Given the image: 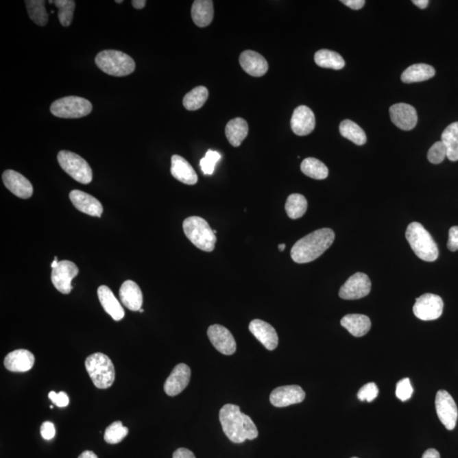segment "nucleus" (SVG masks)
I'll use <instances>...</instances> for the list:
<instances>
[{
	"mask_svg": "<svg viewBox=\"0 0 458 458\" xmlns=\"http://www.w3.org/2000/svg\"><path fill=\"white\" fill-rule=\"evenodd\" d=\"M239 63L243 70L252 77H263L268 71V63L266 59L253 50H245L239 56Z\"/></svg>",
	"mask_w": 458,
	"mask_h": 458,
	"instance_id": "nucleus-21",
	"label": "nucleus"
},
{
	"mask_svg": "<svg viewBox=\"0 0 458 458\" xmlns=\"http://www.w3.org/2000/svg\"><path fill=\"white\" fill-rule=\"evenodd\" d=\"M26 6L30 19L38 26L45 27L48 23L49 15L44 0H26Z\"/></svg>",
	"mask_w": 458,
	"mask_h": 458,
	"instance_id": "nucleus-36",
	"label": "nucleus"
},
{
	"mask_svg": "<svg viewBox=\"0 0 458 458\" xmlns=\"http://www.w3.org/2000/svg\"><path fill=\"white\" fill-rule=\"evenodd\" d=\"M389 114L392 123L404 131L413 130L418 123L416 109L409 104L399 103L393 105L389 108Z\"/></svg>",
	"mask_w": 458,
	"mask_h": 458,
	"instance_id": "nucleus-15",
	"label": "nucleus"
},
{
	"mask_svg": "<svg viewBox=\"0 0 458 458\" xmlns=\"http://www.w3.org/2000/svg\"><path fill=\"white\" fill-rule=\"evenodd\" d=\"M435 409L439 420L448 431L455 429L458 410L455 400L446 391H439L435 397Z\"/></svg>",
	"mask_w": 458,
	"mask_h": 458,
	"instance_id": "nucleus-9",
	"label": "nucleus"
},
{
	"mask_svg": "<svg viewBox=\"0 0 458 458\" xmlns=\"http://www.w3.org/2000/svg\"><path fill=\"white\" fill-rule=\"evenodd\" d=\"M339 132L344 138L357 145H363L367 143V136L363 128L354 121L345 120L339 125Z\"/></svg>",
	"mask_w": 458,
	"mask_h": 458,
	"instance_id": "nucleus-32",
	"label": "nucleus"
},
{
	"mask_svg": "<svg viewBox=\"0 0 458 458\" xmlns=\"http://www.w3.org/2000/svg\"><path fill=\"white\" fill-rule=\"evenodd\" d=\"M429 3V0H413V3H414L415 5L418 6V8L421 10L427 8Z\"/></svg>",
	"mask_w": 458,
	"mask_h": 458,
	"instance_id": "nucleus-49",
	"label": "nucleus"
},
{
	"mask_svg": "<svg viewBox=\"0 0 458 458\" xmlns=\"http://www.w3.org/2000/svg\"><path fill=\"white\" fill-rule=\"evenodd\" d=\"M341 3H343L344 5L348 6L350 9L359 10L363 8L365 3L366 2H365L364 0H342Z\"/></svg>",
	"mask_w": 458,
	"mask_h": 458,
	"instance_id": "nucleus-46",
	"label": "nucleus"
},
{
	"mask_svg": "<svg viewBox=\"0 0 458 458\" xmlns=\"http://www.w3.org/2000/svg\"><path fill=\"white\" fill-rule=\"evenodd\" d=\"M2 178L5 187L19 198L28 199L33 195V185L23 175L16 171L6 170Z\"/></svg>",
	"mask_w": 458,
	"mask_h": 458,
	"instance_id": "nucleus-17",
	"label": "nucleus"
},
{
	"mask_svg": "<svg viewBox=\"0 0 458 458\" xmlns=\"http://www.w3.org/2000/svg\"><path fill=\"white\" fill-rule=\"evenodd\" d=\"M291 125L292 131L296 135H309L316 126V118L309 107L300 106L293 112Z\"/></svg>",
	"mask_w": 458,
	"mask_h": 458,
	"instance_id": "nucleus-18",
	"label": "nucleus"
},
{
	"mask_svg": "<svg viewBox=\"0 0 458 458\" xmlns=\"http://www.w3.org/2000/svg\"><path fill=\"white\" fill-rule=\"evenodd\" d=\"M132 5L135 9L141 10L145 6L146 1L145 0H132Z\"/></svg>",
	"mask_w": 458,
	"mask_h": 458,
	"instance_id": "nucleus-50",
	"label": "nucleus"
},
{
	"mask_svg": "<svg viewBox=\"0 0 458 458\" xmlns=\"http://www.w3.org/2000/svg\"><path fill=\"white\" fill-rule=\"evenodd\" d=\"M343 328L355 337H363L371 328L370 317L361 314L346 315L341 321Z\"/></svg>",
	"mask_w": 458,
	"mask_h": 458,
	"instance_id": "nucleus-26",
	"label": "nucleus"
},
{
	"mask_svg": "<svg viewBox=\"0 0 458 458\" xmlns=\"http://www.w3.org/2000/svg\"><path fill=\"white\" fill-rule=\"evenodd\" d=\"M98 296L104 310L113 318L114 321H121L125 316L124 309L118 302L109 287L101 285L98 289Z\"/></svg>",
	"mask_w": 458,
	"mask_h": 458,
	"instance_id": "nucleus-25",
	"label": "nucleus"
},
{
	"mask_svg": "<svg viewBox=\"0 0 458 458\" xmlns=\"http://www.w3.org/2000/svg\"><path fill=\"white\" fill-rule=\"evenodd\" d=\"M305 397V391L299 385L280 386L272 391L270 402L276 407H286L302 402Z\"/></svg>",
	"mask_w": 458,
	"mask_h": 458,
	"instance_id": "nucleus-14",
	"label": "nucleus"
},
{
	"mask_svg": "<svg viewBox=\"0 0 458 458\" xmlns=\"http://www.w3.org/2000/svg\"><path fill=\"white\" fill-rule=\"evenodd\" d=\"M371 281L367 275L357 273L350 276L339 289V296L344 300H359L370 294Z\"/></svg>",
	"mask_w": 458,
	"mask_h": 458,
	"instance_id": "nucleus-12",
	"label": "nucleus"
},
{
	"mask_svg": "<svg viewBox=\"0 0 458 458\" xmlns=\"http://www.w3.org/2000/svg\"><path fill=\"white\" fill-rule=\"evenodd\" d=\"M93 110L91 101L77 96H67L56 100L50 106V112L57 117L74 119L88 116Z\"/></svg>",
	"mask_w": 458,
	"mask_h": 458,
	"instance_id": "nucleus-8",
	"label": "nucleus"
},
{
	"mask_svg": "<svg viewBox=\"0 0 458 458\" xmlns=\"http://www.w3.org/2000/svg\"><path fill=\"white\" fill-rule=\"evenodd\" d=\"M300 169L306 176L313 178V180H323L328 176L326 165L313 157L303 160L300 165Z\"/></svg>",
	"mask_w": 458,
	"mask_h": 458,
	"instance_id": "nucleus-33",
	"label": "nucleus"
},
{
	"mask_svg": "<svg viewBox=\"0 0 458 458\" xmlns=\"http://www.w3.org/2000/svg\"><path fill=\"white\" fill-rule=\"evenodd\" d=\"M378 396V388L374 383H368L361 388L357 397L361 402H372Z\"/></svg>",
	"mask_w": 458,
	"mask_h": 458,
	"instance_id": "nucleus-42",
	"label": "nucleus"
},
{
	"mask_svg": "<svg viewBox=\"0 0 458 458\" xmlns=\"http://www.w3.org/2000/svg\"><path fill=\"white\" fill-rule=\"evenodd\" d=\"M219 420L224 434L232 442L241 444L258 437L256 424L237 405L226 404L221 407Z\"/></svg>",
	"mask_w": 458,
	"mask_h": 458,
	"instance_id": "nucleus-1",
	"label": "nucleus"
},
{
	"mask_svg": "<svg viewBox=\"0 0 458 458\" xmlns=\"http://www.w3.org/2000/svg\"><path fill=\"white\" fill-rule=\"evenodd\" d=\"M442 142L445 145L447 158L450 162L458 160V121L447 126L442 134Z\"/></svg>",
	"mask_w": 458,
	"mask_h": 458,
	"instance_id": "nucleus-30",
	"label": "nucleus"
},
{
	"mask_svg": "<svg viewBox=\"0 0 458 458\" xmlns=\"http://www.w3.org/2000/svg\"><path fill=\"white\" fill-rule=\"evenodd\" d=\"M352 458H359V457H352Z\"/></svg>",
	"mask_w": 458,
	"mask_h": 458,
	"instance_id": "nucleus-56",
	"label": "nucleus"
},
{
	"mask_svg": "<svg viewBox=\"0 0 458 458\" xmlns=\"http://www.w3.org/2000/svg\"><path fill=\"white\" fill-rule=\"evenodd\" d=\"M191 367L184 363L177 365L171 371L170 376L167 378L164 385V391L167 396H178L187 387L191 381Z\"/></svg>",
	"mask_w": 458,
	"mask_h": 458,
	"instance_id": "nucleus-16",
	"label": "nucleus"
},
{
	"mask_svg": "<svg viewBox=\"0 0 458 458\" xmlns=\"http://www.w3.org/2000/svg\"><path fill=\"white\" fill-rule=\"evenodd\" d=\"M307 210V200L305 196L292 194L288 197L285 204V210L289 218L298 219L305 215Z\"/></svg>",
	"mask_w": 458,
	"mask_h": 458,
	"instance_id": "nucleus-35",
	"label": "nucleus"
},
{
	"mask_svg": "<svg viewBox=\"0 0 458 458\" xmlns=\"http://www.w3.org/2000/svg\"><path fill=\"white\" fill-rule=\"evenodd\" d=\"M209 97V91L204 86H199L194 89H192L191 92H189L187 95L184 96V100H182V104L185 109L188 110H197L205 105L207 99Z\"/></svg>",
	"mask_w": 458,
	"mask_h": 458,
	"instance_id": "nucleus-34",
	"label": "nucleus"
},
{
	"mask_svg": "<svg viewBox=\"0 0 458 458\" xmlns=\"http://www.w3.org/2000/svg\"><path fill=\"white\" fill-rule=\"evenodd\" d=\"M80 269L77 265L70 261H60L58 266L53 268L51 280L57 291L68 295L73 289L71 281L77 276Z\"/></svg>",
	"mask_w": 458,
	"mask_h": 458,
	"instance_id": "nucleus-11",
	"label": "nucleus"
},
{
	"mask_svg": "<svg viewBox=\"0 0 458 458\" xmlns=\"http://www.w3.org/2000/svg\"><path fill=\"white\" fill-rule=\"evenodd\" d=\"M406 238L418 257L432 263L439 256L438 246L429 232L420 223H411L406 231Z\"/></svg>",
	"mask_w": 458,
	"mask_h": 458,
	"instance_id": "nucleus-3",
	"label": "nucleus"
},
{
	"mask_svg": "<svg viewBox=\"0 0 458 458\" xmlns=\"http://www.w3.org/2000/svg\"><path fill=\"white\" fill-rule=\"evenodd\" d=\"M35 363L34 354L27 350H16L6 356L5 366L10 372L25 373L33 368Z\"/></svg>",
	"mask_w": 458,
	"mask_h": 458,
	"instance_id": "nucleus-22",
	"label": "nucleus"
},
{
	"mask_svg": "<svg viewBox=\"0 0 458 458\" xmlns=\"http://www.w3.org/2000/svg\"><path fill=\"white\" fill-rule=\"evenodd\" d=\"M422 458H441V455L437 450L431 448L425 450Z\"/></svg>",
	"mask_w": 458,
	"mask_h": 458,
	"instance_id": "nucleus-48",
	"label": "nucleus"
},
{
	"mask_svg": "<svg viewBox=\"0 0 458 458\" xmlns=\"http://www.w3.org/2000/svg\"><path fill=\"white\" fill-rule=\"evenodd\" d=\"M184 232L189 241L203 252H212L216 245L217 237L210 225L200 217H191L182 224Z\"/></svg>",
	"mask_w": 458,
	"mask_h": 458,
	"instance_id": "nucleus-5",
	"label": "nucleus"
},
{
	"mask_svg": "<svg viewBox=\"0 0 458 458\" xmlns=\"http://www.w3.org/2000/svg\"><path fill=\"white\" fill-rule=\"evenodd\" d=\"M447 152L445 145L441 141L435 143L428 152V160L433 164H439L445 160Z\"/></svg>",
	"mask_w": 458,
	"mask_h": 458,
	"instance_id": "nucleus-40",
	"label": "nucleus"
},
{
	"mask_svg": "<svg viewBox=\"0 0 458 458\" xmlns=\"http://www.w3.org/2000/svg\"><path fill=\"white\" fill-rule=\"evenodd\" d=\"M128 434V428L125 427L121 422L117 421L106 429L104 439H105L107 443L114 445V444H118L123 441Z\"/></svg>",
	"mask_w": 458,
	"mask_h": 458,
	"instance_id": "nucleus-38",
	"label": "nucleus"
},
{
	"mask_svg": "<svg viewBox=\"0 0 458 458\" xmlns=\"http://www.w3.org/2000/svg\"><path fill=\"white\" fill-rule=\"evenodd\" d=\"M250 331L268 350H274L278 345V336L275 328L267 322L255 320L250 322Z\"/></svg>",
	"mask_w": 458,
	"mask_h": 458,
	"instance_id": "nucleus-19",
	"label": "nucleus"
},
{
	"mask_svg": "<svg viewBox=\"0 0 458 458\" xmlns=\"http://www.w3.org/2000/svg\"><path fill=\"white\" fill-rule=\"evenodd\" d=\"M221 155L217 152L209 149L206 152L205 157L200 160V167L203 173L205 175H212L214 173L215 167L221 159Z\"/></svg>",
	"mask_w": 458,
	"mask_h": 458,
	"instance_id": "nucleus-39",
	"label": "nucleus"
},
{
	"mask_svg": "<svg viewBox=\"0 0 458 458\" xmlns=\"http://www.w3.org/2000/svg\"><path fill=\"white\" fill-rule=\"evenodd\" d=\"M171 173L177 180L185 184L194 185L198 182V176L194 168L180 156L174 155L171 157Z\"/></svg>",
	"mask_w": 458,
	"mask_h": 458,
	"instance_id": "nucleus-23",
	"label": "nucleus"
},
{
	"mask_svg": "<svg viewBox=\"0 0 458 458\" xmlns=\"http://www.w3.org/2000/svg\"><path fill=\"white\" fill-rule=\"evenodd\" d=\"M55 5L59 9L58 17L63 27H69L73 20L76 2L73 0H56Z\"/></svg>",
	"mask_w": 458,
	"mask_h": 458,
	"instance_id": "nucleus-37",
	"label": "nucleus"
},
{
	"mask_svg": "<svg viewBox=\"0 0 458 458\" xmlns=\"http://www.w3.org/2000/svg\"><path fill=\"white\" fill-rule=\"evenodd\" d=\"M285 247H286V245L285 244L278 245L279 252H284V250L285 249Z\"/></svg>",
	"mask_w": 458,
	"mask_h": 458,
	"instance_id": "nucleus-52",
	"label": "nucleus"
},
{
	"mask_svg": "<svg viewBox=\"0 0 458 458\" xmlns=\"http://www.w3.org/2000/svg\"><path fill=\"white\" fill-rule=\"evenodd\" d=\"M85 367L93 383L99 389H108L114 381V367L112 360L105 354H92L85 361Z\"/></svg>",
	"mask_w": 458,
	"mask_h": 458,
	"instance_id": "nucleus-6",
	"label": "nucleus"
},
{
	"mask_svg": "<svg viewBox=\"0 0 458 458\" xmlns=\"http://www.w3.org/2000/svg\"><path fill=\"white\" fill-rule=\"evenodd\" d=\"M213 232H214V234H217V230H213Z\"/></svg>",
	"mask_w": 458,
	"mask_h": 458,
	"instance_id": "nucleus-55",
	"label": "nucleus"
},
{
	"mask_svg": "<svg viewBox=\"0 0 458 458\" xmlns=\"http://www.w3.org/2000/svg\"><path fill=\"white\" fill-rule=\"evenodd\" d=\"M116 3H123V0H117Z\"/></svg>",
	"mask_w": 458,
	"mask_h": 458,
	"instance_id": "nucleus-53",
	"label": "nucleus"
},
{
	"mask_svg": "<svg viewBox=\"0 0 458 458\" xmlns=\"http://www.w3.org/2000/svg\"><path fill=\"white\" fill-rule=\"evenodd\" d=\"M139 311H141V313H144V310H143L142 309L139 310Z\"/></svg>",
	"mask_w": 458,
	"mask_h": 458,
	"instance_id": "nucleus-54",
	"label": "nucleus"
},
{
	"mask_svg": "<svg viewBox=\"0 0 458 458\" xmlns=\"http://www.w3.org/2000/svg\"><path fill=\"white\" fill-rule=\"evenodd\" d=\"M78 458H98V457L92 450H85Z\"/></svg>",
	"mask_w": 458,
	"mask_h": 458,
	"instance_id": "nucleus-51",
	"label": "nucleus"
},
{
	"mask_svg": "<svg viewBox=\"0 0 458 458\" xmlns=\"http://www.w3.org/2000/svg\"><path fill=\"white\" fill-rule=\"evenodd\" d=\"M444 309L443 300L439 296L424 294L416 299L413 306L415 316L423 321L438 320L442 316Z\"/></svg>",
	"mask_w": 458,
	"mask_h": 458,
	"instance_id": "nucleus-10",
	"label": "nucleus"
},
{
	"mask_svg": "<svg viewBox=\"0 0 458 458\" xmlns=\"http://www.w3.org/2000/svg\"><path fill=\"white\" fill-rule=\"evenodd\" d=\"M95 64L100 70L114 77L128 76L135 70V62L131 56L118 50L107 49L95 57Z\"/></svg>",
	"mask_w": 458,
	"mask_h": 458,
	"instance_id": "nucleus-4",
	"label": "nucleus"
},
{
	"mask_svg": "<svg viewBox=\"0 0 458 458\" xmlns=\"http://www.w3.org/2000/svg\"><path fill=\"white\" fill-rule=\"evenodd\" d=\"M192 19L196 26H209L213 20L214 7L212 0H195L191 9Z\"/></svg>",
	"mask_w": 458,
	"mask_h": 458,
	"instance_id": "nucleus-27",
	"label": "nucleus"
},
{
	"mask_svg": "<svg viewBox=\"0 0 458 458\" xmlns=\"http://www.w3.org/2000/svg\"><path fill=\"white\" fill-rule=\"evenodd\" d=\"M49 398L51 400V402L55 404V405L58 406L59 407H65L70 402L69 397H68L67 393L63 391L60 393L50 391L49 393Z\"/></svg>",
	"mask_w": 458,
	"mask_h": 458,
	"instance_id": "nucleus-43",
	"label": "nucleus"
},
{
	"mask_svg": "<svg viewBox=\"0 0 458 458\" xmlns=\"http://www.w3.org/2000/svg\"><path fill=\"white\" fill-rule=\"evenodd\" d=\"M119 296L121 303L127 309L134 311H137L142 309V291L135 282L132 280L125 281L121 286Z\"/></svg>",
	"mask_w": 458,
	"mask_h": 458,
	"instance_id": "nucleus-24",
	"label": "nucleus"
},
{
	"mask_svg": "<svg viewBox=\"0 0 458 458\" xmlns=\"http://www.w3.org/2000/svg\"><path fill=\"white\" fill-rule=\"evenodd\" d=\"M40 432L43 438L46 441H50L56 435L55 425L51 422H45L41 426Z\"/></svg>",
	"mask_w": 458,
	"mask_h": 458,
	"instance_id": "nucleus-44",
	"label": "nucleus"
},
{
	"mask_svg": "<svg viewBox=\"0 0 458 458\" xmlns=\"http://www.w3.org/2000/svg\"><path fill=\"white\" fill-rule=\"evenodd\" d=\"M173 458H196L195 454L187 448H178L175 450Z\"/></svg>",
	"mask_w": 458,
	"mask_h": 458,
	"instance_id": "nucleus-47",
	"label": "nucleus"
},
{
	"mask_svg": "<svg viewBox=\"0 0 458 458\" xmlns=\"http://www.w3.org/2000/svg\"><path fill=\"white\" fill-rule=\"evenodd\" d=\"M60 167L74 180L82 184H91L93 171L89 164L77 154L62 150L57 156Z\"/></svg>",
	"mask_w": 458,
	"mask_h": 458,
	"instance_id": "nucleus-7",
	"label": "nucleus"
},
{
	"mask_svg": "<svg viewBox=\"0 0 458 458\" xmlns=\"http://www.w3.org/2000/svg\"><path fill=\"white\" fill-rule=\"evenodd\" d=\"M435 75V68L427 64H415L407 68L402 74V81L405 84H413L431 80Z\"/></svg>",
	"mask_w": 458,
	"mask_h": 458,
	"instance_id": "nucleus-29",
	"label": "nucleus"
},
{
	"mask_svg": "<svg viewBox=\"0 0 458 458\" xmlns=\"http://www.w3.org/2000/svg\"><path fill=\"white\" fill-rule=\"evenodd\" d=\"M249 134L248 123L243 118L237 117L228 121L225 134L229 143L234 147H239Z\"/></svg>",
	"mask_w": 458,
	"mask_h": 458,
	"instance_id": "nucleus-28",
	"label": "nucleus"
},
{
	"mask_svg": "<svg viewBox=\"0 0 458 458\" xmlns=\"http://www.w3.org/2000/svg\"><path fill=\"white\" fill-rule=\"evenodd\" d=\"M207 335L210 343L220 353L227 356L235 353V339L227 328L219 324L212 325L207 330Z\"/></svg>",
	"mask_w": 458,
	"mask_h": 458,
	"instance_id": "nucleus-13",
	"label": "nucleus"
},
{
	"mask_svg": "<svg viewBox=\"0 0 458 458\" xmlns=\"http://www.w3.org/2000/svg\"><path fill=\"white\" fill-rule=\"evenodd\" d=\"M314 60L318 67L333 70H341L346 66L345 60L339 53L328 49L318 50L315 53Z\"/></svg>",
	"mask_w": 458,
	"mask_h": 458,
	"instance_id": "nucleus-31",
	"label": "nucleus"
},
{
	"mask_svg": "<svg viewBox=\"0 0 458 458\" xmlns=\"http://www.w3.org/2000/svg\"><path fill=\"white\" fill-rule=\"evenodd\" d=\"M70 200L78 210L92 217H101L103 213L102 204L94 196L75 189L70 193Z\"/></svg>",
	"mask_w": 458,
	"mask_h": 458,
	"instance_id": "nucleus-20",
	"label": "nucleus"
},
{
	"mask_svg": "<svg viewBox=\"0 0 458 458\" xmlns=\"http://www.w3.org/2000/svg\"><path fill=\"white\" fill-rule=\"evenodd\" d=\"M413 389L411 385L409 378H403L397 383L396 395L397 398L402 400V402H406V400H409L411 396H413Z\"/></svg>",
	"mask_w": 458,
	"mask_h": 458,
	"instance_id": "nucleus-41",
	"label": "nucleus"
},
{
	"mask_svg": "<svg viewBox=\"0 0 458 458\" xmlns=\"http://www.w3.org/2000/svg\"><path fill=\"white\" fill-rule=\"evenodd\" d=\"M335 232L321 228L297 241L291 249V258L299 264L309 263L320 257L334 243Z\"/></svg>",
	"mask_w": 458,
	"mask_h": 458,
	"instance_id": "nucleus-2",
	"label": "nucleus"
},
{
	"mask_svg": "<svg viewBox=\"0 0 458 458\" xmlns=\"http://www.w3.org/2000/svg\"><path fill=\"white\" fill-rule=\"evenodd\" d=\"M447 248H448L450 252H457V250H458V226H454L450 228Z\"/></svg>",
	"mask_w": 458,
	"mask_h": 458,
	"instance_id": "nucleus-45",
	"label": "nucleus"
}]
</instances>
